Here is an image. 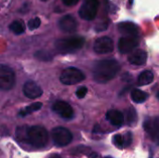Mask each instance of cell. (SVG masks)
<instances>
[{
    "instance_id": "cell-14",
    "label": "cell",
    "mask_w": 159,
    "mask_h": 158,
    "mask_svg": "<svg viewBox=\"0 0 159 158\" xmlns=\"http://www.w3.org/2000/svg\"><path fill=\"white\" fill-rule=\"evenodd\" d=\"M147 52L143 49H136L130 53L128 57V61L130 64L135 66H142L145 64L147 61Z\"/></svg>"
},
{
    "instance_id": "cell-21",
    "label": "cell",
    "mask_w": 159,
    "mask_h": 158,
    "mask_svg": "<svg viewBox=\"0 0 159 158\" xmlns=\"http://www.w3.org/2000/svg\"><path fill=\"white\" fill-rule=\"evenodd\" d=\"M42 107V103L41 102H35V103H33L29 106H27L26 108L22 109L20 112V116H25L29 114H32L33 112H35L37 110H39L40 108Z\"/></svg>"
},
{
    "instance_id": "cell-15",
    "label": "cell",
    "mask_w": 159,
    "mask_h": 158,
    "mask_svg": "<svg viewBox=\"0 0 159 158\" xmlns=\"http://www.w3.org/2000/svg\"><path fill=\"white\" fill-rule=\"evenodd\" d=\"M117 28L122 35H140L139 26L132 21H123L118 23Z\"/></svg>"
},
{
    "instance_id": "cell-29",
    "label": "cell",
    "mask_w": 159,
    "mask_h": 158,
    "mask_svg": "<svg viewBox=\"0 0 159 158\" xmlns=\"http://www.w3.org/2000/svg\"><path fill=\"white\" fill-rule=\"evenodd\" d=\"M49 158H61V156H57V155H53V156H51Z\"/></svg>"
},
{
    "instance_id": "cell-6",
    "label": "cell",
    "mask_w": 159,
    "mask_h": 158,
    "mask_svg": "<svg viewBox=\"0 0 159 158\" xmlns=\"http://www.w3.org/2000/svg\"><path fill=\"white\" fill-rule=\"evenodd\" d=\"M51 137L54 144L59 147L68 145L73 140V135L70 130L63 127H57L53 129L51 131Z\"/></svg>"
},
{
    "instance_id": "cell-17",
    "label": "cell",
    "mask_w": 159,
    "mask_h": 158,
    "mask_svg": "<svg viewBox=\"0 0 159 158\" xmlns=\"http://www.w3.org/2000/svg\"><path fill=\"white\" fill-rule=\"evenodd\" d=\"M130 97L132 99V101L136 103H143L145 101H147L149 95L148 93L141 90V89H138V88H134L131 93H130Z\"/></svg>"
},
{
    "instance_id": "cell-31",
    "label": "cell",
    "mask_w": 159,
    "mask_h": 158,
    "mask_svg": "<svg viewBox=\"0 0 159 158\" xmlns=\"http://www.w3.org/2000/svg\"><path fill=\"white\" fill-rule=\"evenodd\" d=\"M157 97H158V99H159V93H158V95H157Z\"/></svg>"
},
{
    "instance_id": "cell-20",
    "label": "cell",
    "mask_w": 159,
    "mask_h": 158,
    "mask_svg": "<svg viewBox=\"0 0 159 158\" xmlns=\"http://www.w3.org/2000/svg\"><path fill=\"white\" fill-rule=\"evenodd\" d=\"M126 117H127V124L129 126H133L136 124L137 119H138V115H137V112L133 107H129L127 109L126 111Z\"/></svg>"
},
{
    "instance_id": "cell-1",
    "label": "cell",
    "mask_w": 159,
    "mask_h": 158,
    "mask_svg": "<svg viewBox=\"0 0 159 158\" xmlns=\"http://www.w3.org/2000/svg\"><path fill=\"white\" fill-rule=\"evenodd\" d=\"M17 137L20 142H27L35 148H43L48 142V133L41 126H33L30 128L20 127L17 130Z\"/></svg>"
},
{
    "instance_id": "cell-26",
    "label": "cell",
    "mask_w": 159,
    "mask_h": 158,
    "mask_svg": "<svg viewBox=\"0 0 159 158\" xmlns=\"http://www.w3.org/2000/svg\"><path fill=\"white\" fill-rule=\"evenodd\" d=\"M87 93H88V88H86V87H80V88H77V90H76V96H77V98H79V99H83L86 95H87Z\"/></svg>"
},
{
    "instance_id": "cell-9",
    "label": "cell",
    "mask_w": 159,
    "mask_h": 158,
    "mask_svg": "<svg viewBox=\"0 0 159 158\" xmlns=\"http://www.w3.org/2000/svg\"><path fill=\"white\" fill-rule=\"evenodd\" d=\"M114 41L109 36H102L98 38L93 45V49L97 54H108L114 50Z\"/></svg>"
},
{
    "instance_id": "cell-5",
    "label": "cell",
    "mask_w": 159,
    "mask_h": 158,
    "mask_svg": "<svg viewBox=\"0 0 159 158\" xmlns=\"http://www.w3.org/2000/svg\"><path fill=\"white\" fill-rule=\"evenodd\" d=\"M99 7V0H84L79 9V16L85 20H93L98 14Z\"/></svg>"
},
{
    "instance_id": "cell-23",
    "label": "cell",
    "mask_w": 159,
    "mask_h": 158,
    "mask_svg": "<svg viewBox=\"0 0 159 158\" xmlns=\"http://www.w3.org/2000/svg\"><path fill=\"white\" fill-rule=\"evenodd\" d=\"M113 142H114V144L118 147V148H125L124 146V139H123V135L121 134H116L114 136L113 138Z\"/></svg>"
},
{
    "instance_id": "cell-33",
    "label": "cell",
    "mask_w": 159,
    "mask_h": 158,
    "mask_svg": "<svg viewBox=\"0 0 159 158\" xmlns=\"http://www.w3.org/2000/svg\"><path fill=\"white\" fill-rule=\"evenodd\" d=\"M105 158H112V157H105Z\"/></svg>"
},
{
    "instance_id": "cell-16",
    "label": "cell",
    "mask_w": 159,
    "mask_h": 158,
    "mask_svg": "<svg viewBox=\"0 0 159 158\" xmlns=\"http://www.w3.org/2000/svg\"><path fill=\"white\" fill-rule=\"evenodd\" d=\"M106 119L116 128H120L124 123V115L118 110H110L106 114Z\"/></svg>"
},
{
    "instance_id": "cell-24",
    "label": "cell",
    "mask_w": 159,
    "mask_h": 158,
    "mask_svg": "<svg viewBox=\"0 0 159 158\" xmlns=\"http://www.w3.org/2000/svg\"><path fill=\"white\" fill-rule=\"evenodd\" d=\"M40 24H41L40 19H39V18H34V19H32L31 20H29V22H28V28H29L31 31H33V30L37 29V28L40 26Z\"/></svg>"
},
{
    "instance_id": "cell-27",
    "label": "cell",
    "mask_w": 159,
    "mask_h": 158,
    "mask_svg": "<svg viewBox=\"0 0 159 158\" xmlns=\"http://www.w3.org/2000/svg\"><path fill=\"white\" fill-rule=\"evenodd\" d=\"M63 2V4L67 7H73L75 5H76L78 3L79 0H61Z\"/></svg>"
},
{
    "instance_id": "cell-10",
    "label": "cell",
    "mask_w": 159,
    "mask_h": 158,
    "mask_svg": "<svg viewBox=\"0 0 159 158\" xmlns=\"http://www.w3.org/2000/svg\"><path fill=\"white\" fill-rule=\"evenodd\" d=\"M143 129L150 138L159 144V117L146 118L143 122Z\"/></svg>"
},
{
    "instance_id": "cell-30",
    "label": "cell",
    "mask_w": 159,
    "mask_h": 158,
    "mask_svg": "<svg viewBox=\"0 0 159 158\" xmlns=\"http://www.w3.org/2000/svg\"><path fill=\"white\" fill-rule=\"evenodd\" d=\"M28 7V4H25V5H24V7ZM20 11H23V13H25L24 8H21V9H20Z\"/></svg>"
},
{
    "instance_id": "cell-22",
    "label": "cell",
    "mask_w": 159,
    "mask_h": 158,
    "mask_svg": "<svg viewBox=\"0 0 159 158\" xmlns=\"http://www.w3.org/2000/svg\"><path fill=\"white\" fill-rule=\"evenodd\" d=\"M34 57H35L36 59L42 61H49L52 60V58H53L52 55H51L49 52L46 51V50H39V51L35 52Z\"/></svg>"
},
{
    "instance_id": "cell-32",
    "label": "cell",
    "mask_w": 159,
    "mask_h": 158,
    "mask_svg": "<svg viewBox=\"0 0 159 158\" xmlns=\"http://www.w3.org/2000/svg\"><path fill=\"white\" fill-rule=\"evenodd\" d=\"M42 1H47V0H42Z\"/></svg>"
},
{
    "instance_id": "cell-28",
    "label": "cell",
    "mask_w": 159,
    "mask_h": 158,
    "mask_svg": "<svg viewBox=\"0 0 159 158\" xmlns=\"http://www.w3.org/2000/svg\"><path fill=\"white\" fill-rule=\"evenodd\" d=\"M97 154L96 153H93V154H91V155H89V158H96L97 157Z\"/></svg>"
},
{
    "instance_id": "cell-4",
    "label": "cell",
    "mask_w": 159,
    "mask_h": 158,
    "mask_svg": "<svg viewBox=\"0 0 159 158\" xmlns=\"http://www.w3.org/2000/svg\"><path fill=\"white\" fill-rule=\"evenodd\" d=\"M85 79L84 73L75 67H69L62 71L60 80L64 85H75L82 82Z\"/></svg>"
},
{
    "instance_id": "cell-13",
    "label": "cell",
    "mask_w": 159,
    "mask_h": 158,
    "mask_svg": "<svg viewBox=\"0 0 159 158\" xmlns=\"http://www.w3.org/2000/svg\"><path fill=\"white\" fill-rule=\"evenodd\" d=\"M23 93L29 99H36L43 94V90L35 82L28 81L23 86Z\"/></svg>"
},
{
    "instance_id": "cell-2",
    "label": "cell",
    "mask_w": 159,
    "mask_h": 158,
    "mask_svg": "<svg viewBox=\"0 0 159 158\" xmlns=\"http://www.w3.org/2000/svg\"><path fill=\"white\" fill-rule=\"evenodd\" d=\"M120 69L119 62L115 59L101 60L94 65L93 78L99 84H106L118 74Z\"/></svg>"
},
{
    "instance_id": "cell-7",
    "label": "cell",
    "mask_w": 159,
    "mask_h": 158,
    "mask_svg": "<svg viewBox=\"0 0 159 158\" xmlns=\"http://www.w3.org/2000/svg\"><path fill=\"white\" fill-rule=\"evenodd\" d=\"M140 45V35H123L117 44L118 50L121 54H129L135 50Z\"/></svg>"
},
{
    "instance_id": "cell-8",
    "label": "cell",
    "mask_w": 159,
    "mask_h": 158,
    "mask_svg": "<svg viewBox=\"0 0 159 158\" xmlns=\"http://www.w3.org/2000/svg\"><path fill=\"white\" fill-rule=\"evenodd\" d=\"M15 85V74L13 70L5 64H0V89L10 90Z\"/></svg>"
},
{
    "instance_id": "cell-25",
    "label": "cell",
    "mask_w": 159,
    "mask_h": 158,
    "mask_svg": "<svg viewBox=\"0 0 159 158\" xmlns=\"http://www.w3.org/2000/svg\"><path fill=\"white\" fill-rule=\"evenodd\" d=\"M123 139H124V146H125V148L129 147L132 143V139H133L132 133L131 132H126L123 135Z\"/></svg>"
},
{
    "instance_id": "cell-12",
    "label": "cell",
    "mask_w": 159,
    "mask_h": 158,
    "mask_svg": "<svg viewBox=\"0 0 159 158\" xmlns=\"http://www.w3.org/2000/svg\"><path fill=\"white\" fill-rule=\"evenodd\" d=\"M59 27L65 33H74L77 29V21L73 16L66 15L60 19Z\"/></svg>"
},
{
    "instance_id": "cell-11",
    "label": "cell",
    "mask_w": 159,
    "mask_h": 158,
    "mask_svg": "<svg viewBox=\"0 0 159 158\" xmlns=\"http://www.w3.org/2000/svg\"><path fill=\"white\" fill-rule=\"evenodd\" d=\"M52 109L56 114H58L61 117L64 119L70 120L74 117V110L72 106L66 102H63V101L56 102L53 104Z\"/></svg>"
},
{
    "instance_id": "cell-18",
    "label": "cell",
    "mask_w": 159,
    "mask_h": 158,
    "mask_svg": "<svg viewBox=\"0 0 159 158\" xmlns=\"http://www.w3.org/2000/svg\"><path fill=\"white\" fill-rule=\"evenodd\" d=\"M154 81V74L151 71H143L138 76V85L139 86H145L149 85Z\"/></svg>"
},
{
    "instance_id": "cell-3",
    "label": "cell",
    "mask_w": 159,
    "mask_h": 158,
    "mask_svg": "<svg viewBox=\"0 0 159 158\" xmlns=\"http://www.w3.org/2000/svg\"><path fill=\"white\" fill-rule=\"evenodd\" d=\"M85 39L82 36H71L67 38L59 39L55 43L56 49L62 54L74 53L83 47Z\"/></svg>"
},
{
    "instance_id": "cell-19",
    "label": "cell",
    "mask_w": 159,
    "mask_h": 158,
    "mask_svg": "<svg viewBox=\"0 0 159 158\" xmlns=\"http://www.w3.org/2000/svg\"><path fill=\"white\" fill-rule=\"evenodd\" d=\"M9 29L15 34H21L25 31V25L21 20H14L10 23Z\"/></svg>"
}]
</instances>
